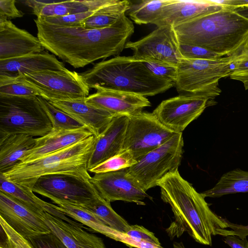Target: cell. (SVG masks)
I'll return each mask as SVG.
<instances>
[{
  "label": "cell",
  "mask_w": 248,
  "mask_h": 248,
  "mask_svg": "<svg viewBox=\"0 0 248 248\" xmlns=\"http://www.w3.org/2000/svg\"><path fill=\"white\" fill-rule=\"evenodd\" d=\"M34 22L45 49L76 68L119 55L134 32L133 24L125 15L111 26L97 29L60 26L38 18Z\"/></svg>",
  "instance_id": "obj_1"
},
{
  "label": "cell",
  "mask_w": 248,
  "mask_h": 248,
  "mask_svg": "<svg viewBox=\"0 0 248 248\" xmlns=\"http://www.w3.org/2000/svg\"><path fill=\"white\" fill-rule=\"evenodd\" d=\"M162 201L170 204L174 220L166 229L172 239L186 232L197 242L212 245V235H229L225 218L210 208L202 193L180 175L178 170L167 174L158 181Z\"/></svg>",
  "instance_id": "obj_2"
},
{
  "label": "cell",
  "mask_w": 248,
  "mask_h": 248,
  "mask_svg": "<svg viewBox=\"0 0 248 248\" xmlns=\"http://www.w3.org/2000/svg\"><path fill=\"white\" fill-rule=\"evenodd\" d=\"M180 44L224 56L240 52L248 42V19L225 8L173 27Z\"/></svg>",
  "instance_id": "obj_3"
},
{
  "label": "cell",
  "mask_w": 248,
  "mask_h": 248,
  "mask_svg": "<svg viewBox=\"0 0 248 248\" xmlns=\"http://www.w3.org/2000/svg\"><path fill=\"white\" fill-rule=\"evenodd\" d=\"M89 88L126 92L144 97L166 92L174 85L154 75L132 56H116L80 74Z\"/></svg>",
  "instance_id": "obj_4"
},
{
  "label": "cell",
  "mask_w": 248,
  "mask_h": 248,
  "mask_svg": "<svg viewBox=\"0 0 248 248\" xmlns=\"http://www.w3.org/2000/svg\"><path fill=\"white\" fill-rule=\"evenodd\" d=\"M96 140L93 135L36 159L19 162L9 170L0 174L7 180L31 190L37 179L46 175L69 174L90 180L88 163Z\"/></svg>",
  "instance_id": "obj_5"
},
{
  "label": "cell",
  "mask_w": 248,
  "mask_h": 248,
  "mask_svg": "<svg viewBox=\"0 0 248 248\" xmlns=\"http://www.w3.org/2000/svg\"><path fill=\"white\" fill-rule=\"evenodd\" d=\"M239 53L217 60L183 58L177 65L174 82L177 92L215 101L221 92L218 81L229 76L231 65Z\"/></svg>",
  "instance_id": "obj_6"
},
{
  "label": "cell",
  "mask_w": 248,
  "mask_h": 248,
  "mask_svg": "<svg viewBox=\"0 0 248 248\" xmlns=\"http://www.w3.org/2000/svg\"><path fill=\"white\" fill-rule=\"evenodd\" d=\"M52 129L37 96H0V138L13 134L41 137Z\"/></svg>",
  "instance_id": "obj_7"
},
{
  "label": "cell",
  "mask_w": 248,
  "mask_h": 248,
  "mask_svg": "<svg viewBox=\"0 0 248 248\" xmlns=\"http://www.w3.org/2000/svg\"><path fill=\"white\" fill-rule=\"evenodd\" d=\"M182 133H176L165 143L150 152L127 168V174L146 192L158 181L178 170L183 155Z\"/></svg>",
  "instance_id": "obj_8"
},
{
  "label": "cell",
  "mask_w": 248,
  "mask_h": 248,
  "mask_svg": "<svg viewBox=\"0 0 248 248\" xmlns=\"http://www.w3.org/2000/svg\"><path fill=\"white\" fill-rule=\"evenodd\" d=\"M17 77L36 89L41 96L48 101L82 100L89 96L90 88L80 74L67 68L25 74Z\"/></svg>",
  "instance_id": "obj_9"
},
{
  "label": "cell",
  "mask_w": 248,
  "mask_h": 248,
  "mask_svg": "<svg viewBox=\"0 0 248 248\" xmlns=\"http://www.w3.org/2000/svg\"><path fill=\"white\" fill-rule=\"evenodd\" d=\"M31 190L53 202H61L78 206L90 203L100 195L90 180L64 174L40 177Z\"/></svg>",
  "instance_id": "obj_10"
},
{
  "label": "cell",
  "mask_w": 248,
  "mask_h": 248,
  "mask_svg": "<svg viewBox=\"0 0 248 248\" xmlns=\"http://www.w3.org/2000/svg\"><path fill=\"white\" fill-rule=\"evenodd\" d=\"M176 133L159 122L153 113L141 111L128 117L123 149L130 151L137 161Z\"/></svg>",
  "instance_id": "obj_11"
},
{
  "label": "cell",
  "mask_w": 248,
  "mask_h": 248,
  "mask_svg": "<svg viewBox=\"0 0 248 248\" xmlns=\"http://www.w3.org/2000/svg\"><path fill=\"white\" fill-rule=\"evenodd\" d=\"M216 104L206 98L180 94L163 101L152 112L163 125L175 133H182L209 106Z\"/></svg>",
  "instance_id": "obj_12"
},
{
  "label": "cell",
  "mask_w": 248,
  "mask_h": 248,
  "mask_svg": "<svg viewBox=\"0 0 248 248\" xmlns=\"http://www.w3.org/2000/svg\"><path fill=\"white\" fill-rule=\"evenodd\" d=\"M124 48L133 50L135 58L149 59L177 66L183 57L173 28L158 27L147 36L135 42H127Z\"/></svg>",
  "instance_id": "obj_13"
},
{
  "label": "cell",
  "mask_w": 248,
  "mask_h": 248,
  "mask_svg": "<svg viewBox=\"0 0 248 248\" xmlns=\"http://www.w3.org/2000/svg\"><path fill=\"white\" fill-rule=\"evenodd\" d=\"M105 200L134 202L145 205L143 201L149 198L146 191L130 176L127 168L119 170L94 174L90 180Z\"/></svg>",
  "instance_id": "obj_14"
},
{
  "label": "cell",
  "mask_w": 248,
  "mask_h": 248,
  "mask_svg": "<svg viewBox=\"0 0 248 248\" xmlns=\"http://www.w3.org/2000/svg\"><path fill=\"white\" fill-rule=\"evenodd\" d=\"M0 216L26 239L51 232L39 216L1 191Z\"/></svg>",
  "instance_id": "obj_15"
},
{
  "label": "cell",
  "mask_w": 248,
  "mask_h": 248,
  "mask_svg": "<svg viewBox=\"0 0 248 248\" xmlns=\"http://www.w3.org/2000/svg\"><path fill=\"white\" fill-rule=\"evenodd\" d=\"M225 8H236L224 6L211 0H169L163 7L161 14L153 24L157 27H172L195 18Z\"/></svg>",
  "instance_id": "obj_16"
},
{
  "label": "cell",
  "mask_w": 248,
  "mask_h": 248,
  "mask_svg": "<svg viewBox=\"0 0 248 248\" xmlns=\"http://www.w3.org/2000/svg\"><path fill=\"white\" fill-rule=\"evenodd\" d=\"M44 49L37 37L0 17V60L40 53Z\"/></svg>",
  "instance_id": "obj_17"
},
{
  "label": "cell",
  "mask_w": 248,
  "mask_h": 248,
  "mask_svg": "<svg viewBox=\"0 0 248 248\" xmlns=\"http://www.w3.org/2000/svg\"><path fill=\"white\" fill-rule=\"evenodd\" d=\"M85 101L87 104L107 111L115 116L128 117L151 106L146 97L110 90H98L86 97Z\"/></svg>",
  "instance_id": "obj_18"
},
{
  "label": "cell",
  "mask_w": 248,
  "mask_h": 248,
  "mask_svg": "<svg viewBox=\"0 0 248 248\" xmlns=\"http://www.w3.org/2000/svg\"><path fill=\"white\" fill-rule=\"evenodd\" d=\"M39 216L67 248H106L101 238L88 232L70 218L65 221L45 211Z\"/></svg>",
  "instance_id": "obj_19"
},
{
  "label": "cell",
  "mask_w": 248,
  "mask_h": 248,
  "mask_svg": "<svg viewBox=\"0 0 248 248\" xmlns=\"http://www.w3.org/2000/svg\"><path fill=\"white\" fill-rule=\"evenodd\" d=\"M128 117H115L97 137L88 163V171L124 150Z\"/></svg>",
  "instance_id": "obj_20"
},
{
  "label": "cell",
  "mask_w": 248,
  "mask_h": 248,
  "mask_svg": "<svg viewBox=\"0 0 248 248\" xmlns=\"http://www.w3.org/2000/svg\"><path fill=\"white\" fill-rule=\"evenodd\" d=\"M49 102L82 124L96 137L106 129L116 117L107 111L87 104L85 99Z\"/></svg>",
  "instance_id": "obj_21"
},
{
  "label": "cell",
  "mask_w": 248,
  "mask_h": 248,
  "mask_svg": "<svg viewBox=\"0 0 248 248\" xmlns=\"http://www.w3.org/2000/svg\"><path fill=\"white\" fill-rule=\"evenodd\" d=\"M93 135L85 127L69 130H52L44 136L35 138L34 146L27 152L20 162L33 160L53 153Z\"/></svg>",
  "instance_id": "obj_22"
},
{
  "label": "cell",
  "mask_w": 248,
  "mask_h": 248,
  "mask_svg": "<svg viewBox=\"0 0 248 248\" xmlns=\"http://www.w3.org/2000/svg\"><path fill=\"white\" fill-rule=\"evenodd\" d=\"M66 69L53 54L44 51L6 60H0V76L17 77L25 74Z\"/></svg>",
  "instance_id": "obj_23"
},
{
  "label": "cell",
  "mask_w": 248,
  "mask_h": 248,
  "mask_svg": "<svg viewBox=\"0 0 248 248\" xmlns=\"http://www.w3.org/2000/svg\"><path fill=\"white\" fill-rule=\"evenodd\" d=\"M115 1V0H27L21 2L32 9V13L37 18L43 19L88 11H96Z\"/></svg>",
  "instance_id": "obj_24"
},
{
  "label": "cell",
  "mask_w": 248,
  "mask_h": 248,
  "mask_svg": "<svg viewBox=\"0 0 248 248\" xmlns=\"http://www.w3.org/2000/svg\"><path fill=\"white\" fill-rule=\"evenodd\" d=\"M35 144V138L25 134L0 138V173L6 172L20 162Z\"/></svg>",
  "instance_id": "obj_25"
},
{
  "label": "cell",
  "mask_w": 248,
  "mask_h": 248,
  "mask_svg": "<svg viewBox=\"0 0 248 248\" xmlns=\"http://www.w3.org/2000/svg\"><path fill=\"white\" fill-rule=\"evenodd\" d=\"M0 191L23 205L38 216L43 212L49 213L52 204L37 197L31 190L13 183L0 174Z\"/></svg>",
  "instance_id": "obj_26"
},
{
  "label": "cell",
  "mask_w": 248,
  "mask_h": 248,
  "mask_svg": "<svg viewBox=\"0 0 248 248\" xmlns=\"http://www.w3.org/2000/svg\"><path fill=\"white\" fill-rule=\"evenodd\" d=\"M130 4V2L126 0H115L85 19L81 27L87 29H97L111 26L125 16Z\"/></svg>",
  "instance_id": "obj_27"
},
{
  "label": "cell",
  "mask_w": 248,
  "mask_h": 248,
  "mask_svg": "<svg viewBox=\"0 0 248 248\" xmlns=\"http://www.w3.org/2000/svg\"><path fill=\"white\" fill-rule=\"evenodd\" d=\"M245 192H248V171L236 169L223 174L213 187L202 193L205 198H218Z\"/></svg>",
  "instance_id": "obj_28"
},
{
  "label": "cell",
  "mask_w": 248,
  "mask_h": 248,
  "mask_svg": "<svg viewBox=\"0 0 248 248\" xmlns=\"http://www.w3.org/2000/svg\"><path fill=\"white\" fill-rule=\"evenodd\" d=\"M55 207L74 219L80 222L93 230L116 241H119L121 233L108 227L96 216L80 207L61 202H54Z\"/></svg>",
  "instance_id": "obj_29"
},
{
  "label": "cell",
  "mask_w": 248,
  "mask_h": 248,
  "mask_svg": "<svg viewBox=\"0 0 248 248\" xmlns=\"http://www.w3.org/2000/svg\"><path fill=\"white\" fill-rule=\"evenodd\" d=\"M96 216L111 229L124 234L129 224L112 208L110 202L100 195L92 202L78 206Z\"/></svg>",
  "instance_id": "obj_30"
},
{
  "label": "cell",
  "mask_w": 248,
  "mask_h": 248,
  "mask_svg": "<svg viewBox=\"0 0 248 248\" xmlns=\"http://www.w3.org/2000/svg\"><path fill=\"white\" fill-rule=\"evenodd\" d=\"M169 0H143L130 3L127 14L136 24H153L160 16L161 10Z\"/></svg>",
  "instance_id": "obj_31"
},
{
  "label": "cell",
  "mask_w": 248,
  "mask_h": 248,
  "mask_svg": "<svg viewBox=\"0 0 248 248\" xmlns=\"http://www.w3.org/2000/svg\"><path fill=\"white\" fill-rule=\"evenodd\" d=\"M37 98L47 114L52 125V130H69L85 127L70 115L51 104L41 96Z\"/></svg>",
  "instance_id": "obj_32"
},
{
  "label": "cell",
  "mask_w": 248,
  "mask_h": 248,
  "mask_svg": "<svg viewBox=\"0 0 248 248\" xmlns=\"http://www.w3.org/2000/svg\"><path fill=\"white\" fill-rule=\"evenodd\" d=\"M40 96L34 88L19 77L0 76V96L34 97Z\"/></svg>",
  "instance_id": "obj_33"
},
{
  "label": "cell",
  "mask_w": 248,
  "mask_h": 248,
  "mask_svg": "<svg viewBox=\"0 0 248 248\" xmlns=\"http://www.w3.org/2000/svg\"><path fill=\"white\" fill-rule=\"evenodd\" d=\"M137 163L131 152L123 150L118 154L89 171L94 174L106 173L128 168Z\"/></svg>",
  "instance_id": "obj_34"
},
{
  "label": "cell",
  "mask_w": 248,
  "mask_h": 248,
  "mask_svg": "<svg viewBox=\"0 0 248 248\" xmlns=\"http://www.w3.org/2000/svg\"><path fill=\"white\" fill-rule=\"evenodd\" d=\"M231 79L241 81L246 90H248V48H244L231 65Z\"/></svg>",
  "instance_id": "obj_35"
},
{
  "label": "cell",
  "mask_w": 248,
  "mask_h": 248,
  "mask_svg": "<svg viewBox=\"0 0 248 248\" xmlns=\"http://www.w3.org/2000/svg\"><path fill=\"white\" fill-rule=\"evenodd\" d=\"M140 60L154 75L161 79L174 83L177 76V66L153 60Z\"/></svg>",
  "instance_id": "obj_36"
},
{
  "label": "cell",
  "mask_w": 248,
  "mask_h": 248,
  "mask_svg": "<svg viewBox=\"0 0 248 248\" xmlns=\"http://www.w3.org/2000/svg\"><path fill=\"white\" fill-rule=\"evenodd\" d=\"M0 224L6 236V243L3 248H33L27 239L13 229L0 216Z\"/></svg>",
  "instance_id": "obj_37"
},
{
  "label": "cell",
  "mask_w": 248,
  "mask_h": 248,
  "mask_svg": "<svg viewBox=\"0 0 248 248\" xmlns=\"http://www.w3.org/2000/svg\"><path fill=\"white\" fill-rule=\"evenodd\" d=\"M95 12L88 11L61 16L38 19L47 23L60 26L81 27V23Z\"/></svg>",
  "instance_id": "obj_38"
},
{
  "label": "cell",
  "mask_w": 248,
  "mask_h": 248,
  "mask_svg": "<svg viewBox=\"0 0 248 248\" xmlns=\"http://www.w3.org/2000/svg\"><path fill=\"white\" fill-rule=\"evenodd\" d=\"M180 52L183 58L217 60L226 57L201 47L179 43Z\"/></svg>",
  "instance_id": "obj_39"
},
{
  "label": "cell",
  "mask_w": 248,
  "mask_h": 248,
  "mask_svg": "<svg viewBox=\"0 0 248 248\" xmlns=\"http://www.w3.org/2000/svg\"><path fill=\"white\" fill-rule=\"evenodd\" d=\"M124 234L136 242L144 241L160 245L155 234L142 226L129 225Z\"/></svg>",
  "instance_id": "obj_40"
},
{
  "label": "cell",
  "mask_w": 248,
  "mask_h": 248,
  "mask_svg": "<svg viewBox=\"0 0 248 248\" xmlns=\"http://www.w3.org/2000/svg\"><path fill=\"white\" fill-rule=\"evenodd\" d=\"M27 239L33 248H67L52 232Z\"/></svg>",
  "instance_id": "obj_41"
},
{
  "label": "cell",
  "mask_w": 248,
  "mask_h": 248,
  "mask_svg": "<svg viewBox=\"0 0 248 248\" xmlns=\"http://www.w3.org/2000/svg\"><path fill=\"white\" fill-rule=\"evenodd\" d=\"M15 0H0V17L8 19L21 17L24 13L16 6Z\"/></svg>",
  "instance_id": "obj_42"
},
{
  "label": "cell",
  "mask_w": 248,
  "mask_h": 248,
  "mask_svg": "<svg viewBox=\"0 0 248 248\" xmlns=\"http://www.w3.org/2000/svg\"><path fill=\"white\" fill-rule=\"evenodd\" d=\"M228 228H230L229 236H235L240 239L247 240L248 236V225H243L232 223L225 218Z\"/></svg>",
  "instance_id": "obj_43"
},
{
  "label": "cell",
  "mask_w": 248,
  "mask_h": 248,
  "mask_svg": "<svg viewBox=\"0 0 248 248\" xmlns=\"http://www.w3.org/2000/svg\"><path fill=\"white\" fill-rule=\"evenodd\" d=\"M223 241L232 248H247L248 241L243 240L235 236L224 237Z\"/></svg>",
  "instance_id": "obj_44"
},
{
  "label": "cell",
  "mask_w": 248,
  "mask_h": 248,
  "mask_svg": "<svg viewBox=\"0 0 248 248\" xmlns=\"http://www.w3.org/2000/svg\"><path fill=\"white\" fill-rule=\"evenodd\" d=\"M129 241L127 242V245L129 246H132L138 248H163L160 245L153 244L147 242L139 241L136 242L129 238Z\"/></svg>",
  "instance_id": "obj_45"
},
{
  "label": "cell",
  "mask_w": 248,
  "mask_h": 248,
  "mask_svg": "<svg viewBox=\"0 0 248 248\" xmlns=\"http://www.w3.org/2000/svg\"><path fill=\"white\" fill-rule=\"evenodd\" d=\"M238 14L248 19V6H242L236 8L235 10Z\"/></svg>",
  "instance_id": "obj_46"
},
{
  "label": "cell",
  "mask_w": 248,
  "mask_h": 248,
  "mask_svg": "<svg viewBox=\"0 0 248 248\" xmlns=\"http://www.w3.org/2000/svg\"><path fill=\"white\" fill-rule=\"evenodd\" d=\"M173 246V248H186L182 242H174Z\"/></svg>",
  "instance_id": "obj_47"
},
{
  "label": "cell",
  "mask_w": 248,
  "mask_h": 248,
  "mask_svg": "<svg viewBox=\"0 0 248 248\" xmlns=\"http://www.w3.org/2000/svg\"><path fill=\"white\" fill-rule=\"evenodd\" d=\"M245 47H248V43H247V45H246Z\"/></svg>",
  "instance_id": "obj_48"
},
{
  "label": "cell",
  "mask_w": 248,
  "mask_h": 248,
  "mask_svg": "<svg viewBox=\"0 0 248 248\" xmlns=\"http://www.w3.org/2000/svg\"><path fill=\"white\" fill-rule=\"evenodd\" d=\"M247 248H248V243L247 244Z\"/></svg>",
  "instance_id": "obj_49"
},
{
  "label": "cell",
  "mask_w": 248,
  "mask_h": 248,
  "mask_svg": "<svg viewBox=\"0 0 248 248\" xmlns=\"http://www.w3.org/2000/svg\"><path fill=\"white\" fill-rule=\"evenodd\" d=\"M0 248H3L1 246Z\"/></svg>",
  "instance_id": "obj_50"
},
{
  "label": "cell",
  "mask_w": 248,
  "mask_h": 248,
  "mask_svg": "<svg viewBox=\"0 0 248 248\" xmlns=\"http://www.w3.org/2000/svg\"><path fill=\"white\" fill-rule=\"evenodd\" d=\"M247 6H248V5H246Z\"/></svg>",
  "instance_id": "obj_51"
}]
</instances>
